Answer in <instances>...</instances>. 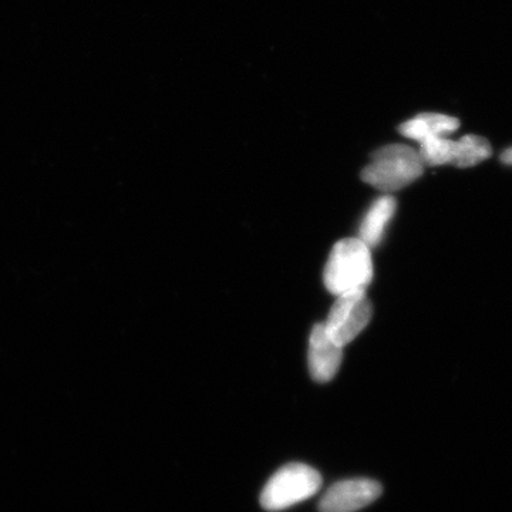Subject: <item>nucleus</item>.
<instances>
[{"label": "nucleus", "instance_id": "nucleus-1", "mask_svg": "<svg viewBox=\"0 0 512 512\" xmlns=\"http://www.w3.org/2000/svg\"><path fill=\"white\" fill-rule=\"evenodd\" d=\"M373 279L370 248L359 238L336 242L323 271V282L333 295L366 291Z\"/></svg>", "mask_w": 512, "mask_h": 512}, {"label": "nucleus", "instance_id": "nucleus-2", "mask_svg": "<svg viewBox=\"0 0 512 512\" xmlns=\"http://www.w3.org/2000/svg\"><path fill=\"white\" fill-rule=\"evenodd\" d=\"M419 151L403 144H392L372 154L362 171V180L384 194L403 190L423 174Z\"/></svg>", "mask_w": 512, "mask_h": 512}, {"label": "nucleus", "instance_id": "nucleus-3", "mask_svg": "<svg viewBox=\"0 0 512 512\" xmlns=\"http://www.w3.org/2000/svg\"><path fill=\"white\" fill-rule=\"evenodd\" d=\"M322 487V476L305 464H288L266 483L261 494V505L266 511L276 512L309 500Z\"/></svg>", "mask_w": 512, "mask_h": 512}, {"label": "nucleus", "instance_id": "nucleus-4", "mask_svg": "<svg viewBox=\"0 0 512 512\" xmlns=\"http://www.w3.org/2000/svg\"><path fill=\"white\" fill-rule=\"evenodd\" d=\"M372 313L366 291L345 293L333 303L323 328L336 345L345 348L369 325Z\"/></svg>", "mask_w": 512, "mask_h": 512}, {"label": "nucleus", "instance_id": "nucleus-5", "mask_svg": "<svg viewBox=\"0 0 512 512\" xmlns=\"http://www.w3.org/2000/svg\"><path fill=\"white\" fill-rule=\"evenodd\" d=\"M424 164L430 167L453 164L468 168L483 163L491 156V146L487 140L478 136H466L458 141L446 137L431 138L420 148Z\"/></svg>", "mask_w": 512, "mask_h": 512}, {"label": "nucleus", "instance_id": "nucleus-6", "mask_svg": "<svg viewBox=\"0 0 512 512\" xmlns=\"http://www.w3.org/2000/svg\"><path fill=\"white\" fill-rule=\"evenodd\" d=\"M383 493L382 485L369 478L339 481L323 494L320 512H356L375 503Z\"/></svg>", "mask_w": 512, "mask_h": 512}, {"label": "nucleus", "instance_id": "nucleus-7", "mask_svg": "<svg viewBox=\"0 0 512 512\" xmlns=\"http://www.w3.org/2000/svg\"><path fill=\"white\" fill-rule=\"evenodd\" d=\"M343 360V348L326 335L323 323L313 326L309 338L308 363L312 379L328 383L339 372Z\"/></svg>", "mask_w": 512, "mask_h": 512}, {"label": "nucleus", "instance_id": "nucleus-8", "mask_svg": "<svg viewBox=\"0 0 512 512\" xmlns=\"http://www.w3.org/2000/svg\"><path fill=\"white\" fill-rule=\"evenodd\" d=\"M458 126L460 123L454 117L446 114L424 113L403 123L399 131L404 137L421 143L429 138L446 137L447 134L454 133Z\"/></svg>", "mask_w": 512, "mask_h": 512}, {"label": "nucleus", "instance_id": "nucleus-9", "mask_svg": "<svg viewBox=\"0 0 512 512\" xmlns=\"http://www.w3.org/2000/svg\"><path fill=\"white\" fill-rule=\"evenodd\" d=\"M394 212H396V200L390 195H383L373 202L360 224V241L365 242L369 248L379 245L387 225L392 221Z\"/></svg>", "mask_w": 512, "mask_h": 512}, {"label": "nucleus", "instance_id": "nucleus-10", "mask_svg": "<svg viewBox=\"0 0 512 512\" xmlns=\"http://www.w3.org/2000/svg\"><path fill=\"white\" fill-rule=\"evenodd\" d=\"M501 160H503V163L512 165V148H508L507 151L503 154V157H501Z\"/></svg>", "mask_w": 512, "mask_h": 512}]
</instances>
